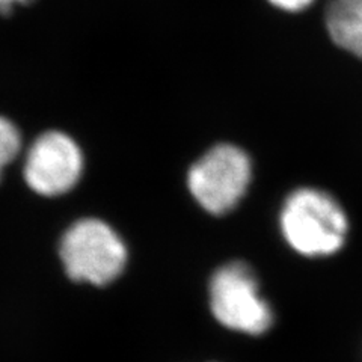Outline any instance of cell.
Here are the masks:
<instances>
[{
	"label": "cell",
	"instance_id": "ba28073f",
	"mask_svg": "<svg viewBox=\"0 0 362 362\" xmlns=\"http://www.w3.org/2000/svg\"><path fill=\"white\" fill-rule=\"evenodd\" d=\"M269 2L287 13H299V11L308 8L314 0H269Z\"/></svg>",
	"mask_w": 362,
	"mask_h": 362
},
{
	"label": "cell",
	"instance_id": "277c9868",
	"mask_svg": "<svg viewBox=\"0 0 362 362\" xmlns=\"http://www.w3.org/2000/svg\"><path fill=\"white\" fill-rule=\"evenodd\" d=\"M252 178V163L239 146L222 144L190 168L187 185L202 209L225 214L245 197Z\"/></svg>",
	"mask_w": 362,
	"mask_h": 362
},
{
	"label": "cell",
	"instance_id": "3957f363",
	"mask_svg": "<svg viewBox=\"0 0 362 362\" xmlns=\"http://www.w3.org/2000/svg\"><path fill=\"white\" fill-rule=\"evenodd\" d=\"M210 308L228 329L262 335L274 323V311L259 294L254 270L245 263L225 264L210 282Z\"/></svg>",
	"mask_w": 362,
	"mask_h": 362
},
{
	"label": "cell",
	"instance_id": "9c48e42d",
	"mask_svg": "<svg viewBox=\"0 0 362 362\" xmlns=\"http://www.w3.org/2000/svg\"><path fill=\"white\" fill-rule=\"evenodd\" d=\"M32 0H0V14H9L17 5H28Z\"/></svg>",
	"mask_w": 362,
	"mask_h": 362
},
{
	"label": "cell",
	"instance_id": "6da1fadb",
	"mask_svg": "<svg viewBox=\"0 0 362 362\" xmlns=\"http://www.w3.org/2000/svg\"><path fill=\"white\" fill-rule=\"evenodd\" d=\"M279 225L291 249L311 258L338 252L349 233V221L339 202L315 187H302L288 195Z\"/></svg>",
	"mask_w": 362,
	"mask_h": 362
},
{
	"label": "cell",
	"instance_id": "8992f818",
	"mask_svg": "<svg viewBox=\"0 0 362 362\" xmlns=\"http://www.w3.org/2000/svg\"><path fill=\"white\" fill-rule=\"evenodd\" d=\"M326 28L337 45L362 58V0H331Z\"/></svg>",
	"mask_w": 362,
	"mask_h": 362
},
{
	"label": "cell",
	"instance_id": "52a82bcc",
	"mask_svg": "<svg viewBox=\"0 0 362 362\" xmlns=\"http://www.w3.org/2000/svg\"><path fill=\"white\" fill-rule=\"evenodd\" d=\"M21 146L20 133L13 122L0 117V177L4 168L14 160Z\"/></svg>",
	"mask_w": 362,
	"mask_h": 362
},
{
	"label": "cell",
	"instance_id": "5b68a950",
	"mask_svg": "<svg viewBox=\"0 0 362 362\" xmlns=\"http://www.w3.org/2000/svg\"><path fill=\"white\" fill-rule=\"evenodd\" d=\"M83 157L77 144L61 132H47L33 142L25 178L40 195L56 197L74 187L82 175Z\"/></svg>",
	"mask_w": 362,
	"mask_h": 362
},
{
	"label": "cell",
	"instance_id": "7a4b0ae2",
	"mask_svg": "<svg viewBox=\"0 0 362 362\" xmlns=\"http://www.w3.org/2000/svg\"><path fill=\"white\" fill-rule=\"evenodd\" d=\"M61 258L66 275L73 281L105 286L126 266L127 249L107 223L83 219L64 234Z\"/></svg>",
	"mask_w": 362,
	"mask_h": 362
}]
</instances>
